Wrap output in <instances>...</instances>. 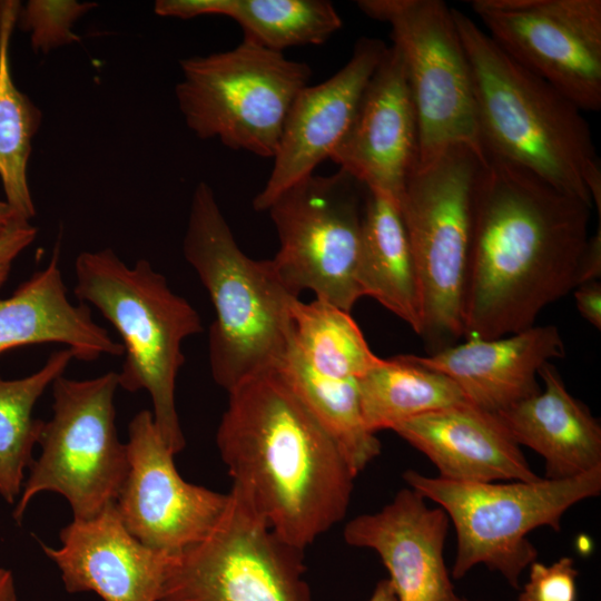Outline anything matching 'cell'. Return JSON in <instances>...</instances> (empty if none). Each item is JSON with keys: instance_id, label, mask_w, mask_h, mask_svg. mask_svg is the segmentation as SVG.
Returning <instances> with one entry per match:
<instances>
[{"instance_id": "6da1fadb", "label": "cell", "mask_w": 601, "mask_h": 601, "mask_svg": "<svg viewBox=\"0 0 601 601\" xmlns=\"http://www.w3.org/2000/svg\"><path fill=\"white\" fill-rule=\"evenodd\" d=\"M591 207L485 155L473 193L463 337L532 327L543 308L578 286Z\"/></svg>"}, {"instance_id": "7a4b0ae2", "label": "cell", "mask_w": 601, "mask_h": 601, "mask_svg": "<svg viewBox=\"0 0 601 601\" xmlns=\"http://www.w3.org/2000/svg\"><path fill=\"white\" fill-rule=\"evenodd\" d=\"M228 396L216 443L233 486L304 551L343 520L356 476L278 370Z\"/></svg>"}, {"instance_id": "3957f363", "label": "cell", "mask_w": 601, "mask_h": 601, "mask_svg": "<svg viewBox=\"0 0 601 601\" xmlns=\"http://www.w3.org/2000/svg\"><path fill=\"white\" fill-rule=\"evenodd\" d=\"M472 79L484 156L538 176L601 217V166L582 110L513 60L470 17L452 9Z\"/></svg>"}, {"instance_id": "277c9868", "label": "cell", "mask_w": 601, "mask_h": 601, "mask_svg": "<svg viewBox=\"0 0 601 601\" xmlns=\"http://www.w3.org/2000/svg\"><path fill=\"white\" fill-rule=\"evenodd\" d=\"M183 253L215 309L208 335L214 381L229 393L278 368L290 345L289 306L298 296L272 259L256 260L240 249L205 181L193 193Z\"/></svg>"}, {"instance_id": "5b68a950", "label": "cell", "mask_w": 601, "mask_h": 601, "mask_svg": "<svg viewBox=\"0 0 601 601\" xmlns=\"http://www.w3.org/2000/svg\"><path fill=\"white\" fill-rule=\"evenodd\" d=\"M73 294L96 307L121 337L119 387L146 391L155 424L174 454L186 440L176 408V380L185 363L183 342L204 331L197 311L174 293L147 259L128 266L111 248L79 253Z\"/></svg>"}, {"instance_id": "8992f818", "label": "cell", "mask_w": 601, "mask_h": 601, "mask_svg": "<svg viewBox=\"0 0 601 601\" xmlns=\"http://www.w3.org/2000/svg\"><path fill=\"white\" fill-rule=\"evenodd\" d=\"M484 159L469 146H451L417 162L398 200L420 285V336L432 354L463 337L473 193Z\"/></svg>"}, {"instance_id": "52a82bcc", "label": "cell", "mask_w": 601, "mask_h": 601, "mask_svg": "<svg viewBox=\"0 0 601 601\" xmlns=\"http://www.w3.org/2000/svg\"><path fill=\"white\" fill-rule=\"evenodd\" d=\"M403 479L453 522L457 536L454 579L482 563L515 589L538 555L526 535L539 526L560 531L561 519L572 505L601 493V466L573 477L531 482H459L414 470L405 471Z\"/></svg>"}, {"instance_id": "ba28073f", "label": "cell", "mask_w": 601, "mask_h": 601, "mask_svg": "<svg viewBox=\"0 0 601 601\" xmlns=\"http://www.w3.org/2000/svg\"><path fill=\"white\" fill-rule=\"evenodd\" d=\"M175 87L187 127L203 140L273 158L311 67L243 39L233 49L179 61Z\"/></svg>"}, {"instance_id": "9c48e42d", "label": "cell", "mask_w": 601, "mask_h": 601, "mask_svg": "<svg viewBox=\"0 0 601 601\" xmlns=\"http://www.w3.org/2000/svg\"><path fill=\"white\" fill-rule=\"evenodd\" d=\"M52 417L43 422L29 476L12 512L21 522L31 500L42 492L63 496L73 519L87 520L114 504L126 480V443L116 427L118 373L88 380L56 378Z\"/></svg>"}, {"instance_id": "30bf717a", "label": "cell", "mask_w": 601, "mask_h": 601, "mask_svg": "<svg viewBox=\"0 0 601 601\" xmlns=\"http://www.w3.org/2000/svg\"><path fill=\"white\" fill-rule=\"evenodd\" d=\"M199 542L173 555L159 601H311L303 550L276 534L235 486Z\"/></svg>"}, {"instance_id": "8fae6325", "label": "cell", "mask_w": 601, "mask_h": 601, "mask_svg": "<svg viewBox=\"0 0 601 601\" xmlns=\"http://www.w3.org/2000/svg\"><path fill=\"white\" fill-rule=\"evenodd\" d=\"M366 188L346 171L311 175L278 195L267 211L279 249L272 259L295 295L351 312L362 297L356 280Z\"/></svg>"}, {"instance_id": "7c38bea8", "label": "cell", "mask_w": 601, "mask_h": 601, "mask_svg": "<svg viewBox=\"0 0 601 601\" xmlns=\"http://www.w3.org/2000/svg\"><path fill=\"white\" fill-rule=\"evenodd\" d=\"M356 6L390 26L402 55L417 116L418 162L455 145L484 157L470 67L452 9L440 0H358Z\"/></svg>"}, {"instance_id": "4fadbf2b", "label": "cell", "mask_w": 601, "mask_h": 601, "mask_svg": "<svg viewBox=\"0 0 601 601\" xmlns=\"http://www.w3.org/2000/svg\"><path fill=\"white\" fill-rule=\"evenodd\" d=\"M492 40L582 111L601 108V0H473Z\"/></svg>"}, {"instance_id": "5bb4252c", "label": "cell", "mask_w": 601, "mask_h": 601, "mask_svg": "<svg viewBox=\"0 0 601 601\" xmlns=\"http://www.w3.org/2000/svg\"><path fill=\"white\" fill-rule=\"evenodd\" d=\"M129 469L115 502L125 528L146 546L176 554L203 540L229 495L186 482L149 410L128 425Z\"/></svg>"}, {"instance_id": "9a60e30c", "label": "cell", "mask_w": 601, "mask_h": 601, "mask_svg": "<svg viewBox=\"0 0 601 601\" xmlns=\"http://www.w3.org/2000/svg\"><path fill=\"white\" fill-rule=\"evenodd\" d=\"M416 110L404 61L395 46L370 78L354 118L329 159L367 190L398 205L418 162Z\"/></svg>"}, {"instance_id": "2e32d148", "label": "cell", "mask_w": 601, "mask_h": 601, "mask_svg": "<svg viewBox=\"0 0 601 601\" xmlns=\"http://www.w3.org/2000/svg\"><path fill=\"white\" fill-rule=\"evenodd\" d=\"M386 48L381 39L359 38L349 60L336 73L298 92L287 114L270 175L253 200L256 211L267 210L278 195L313 175L329 158Z\"/></svg>"}, {"instance_id": "e0dca14e", "label": "cell", "mask_w": 601, "mask_h": 601, "mask_svg": "<svg viewBox=\"0 0 601 601\" xmlns=\"http://www.w3.org/2000/svg\"><path fill=\"white\" fill-rule=\"evenodd\" d=\"M449 522L442 508L427 506L423 495L405 487L378 512L348 521L343 536L378 554L397 601H469L455 593L445 566Z\"/></svg>"}, {"instance_id": "ac0fdd59", "label": "cell", "mask_w": 601, "mask_h": 601, "mask_svg": "<svg viewBox=\"0 0 601 601\" xmlns=\"http://www.w3.org/2000/svg\"><path fill=\"white\" fill-rule=\"evenodd\" d=\"M59 538V548L40 545L69 593L93 592L104 601H159L174 554L131 535L115 503L91 519H73Z\"/></svg>"}, {"instance_id": "d6986e66", "label": "cell", "mask_w": 601, "mask_h": 601, "mask_svg": "<svg viewBox=\"0 0 601 601\" xmlns=\"http://www.w3.org/2000/svg\"><path fill=\"white\" fill-rule=\"evenodd\" d=\"M564 355L554 325H533L497 338L469 337L428 356L410 354L415 363L454 381L471 404L492 413L539 393L540 368Z\"/></svg>"}, {"instance_id": "ffe728a7", "label": "cell", "mask_w": 601, "mask_h": 601, "mask_svg": "<svg viewBox=\"0 0 601 601\" xmlns=\"http://www.w3.org/2000/svg\"><path fill=\"white\" fill-rule=\"evenodd\" d=\"M393 431L427 456L446 480L492 483L540 479L500 417L471 403L411 418Z\"/></svg>"}, {"instance_id": "44dd1931", "label": "cell", "mask_w": 601, "mask_h": 601, "mask_svg": "<svg viewBox=\"0 0 601 601\" xmlns=\"http://www.w3.org/2000/svg\"><path fill=\"white\" fill-rule=\"evenodd\" d=\"M49 343L66 345L82 362L125 352L121 342L93 321L88 304L69 299L58 248L43 269L11 296L0 298V356L12 348Z\"/></svg>"}, {"instance_id": "7402d4cb", "label": "cell", "mask_w": 601, "mask_h": 601, "mask_svg": "<svg viewBox=\"0 0 601 601\" xmlns=\"http://www.w3.org/2000/svg\"><path fill=\"white\" fill-rule=\"evenodd\" d=\"M544 388L495 413L514 441L545 461V479L573 477L601 466V426L566 390L550 362L539 371Z\"/></svg>"}, {"instance_id": "603a6c76", "label": "cell", "mask_w": 601, "mask_h": 601, "mask_svg": "<svg viewBox=\"0 0 601 601\" xmlns=\"http://www.w3.org/2000/svg\"><path fill=\"white\" fill-rule=\"evenodd\" d=\"M356 280L371 296L422 332V303L415 263L398 205L366 189Z\"/></svg>"}, {"instance_id": "cb8c5ba5", "label": "cell", "mask_w": 601, "mask_h": 601, "mask_svg": "<svg viewBox=\"0 0 601 601\" xmlns=\"http://www.w3.org/2000/svg\"><path fill=\"white\" fill-rule=\"evenodd\" d=\"M154 11L178 19L228 17L240 26L245 40L276 52L322 45L343 26L337 10L326 0H157Z\"/></svg>"}, {"instance_id": "d4e9b609", "label": "cell", "mask_w": 601, "mask_h": 601, "mask_svg": "<svg viewBox=\"0 0 601 601\" xmlns=\"http://www.w3.org/2000/svg\"><path fill=\"white\" fill-rule=\"evenodd\" d=\"M357 384L365 425L375 434L424 414L470 403L454 381L421 366L410 354L383 359Z\"/></svg>"}, {"instance_id": "484cf974", "label": "cell", "mask_w": 601, "mask_h": 601, "mask_svg": "<svg viewBox=\"0 0 601 601\" xmlns=\"http://www.w3.org/2000/svg\"><path fill=\"white\" fill-rule=\"evenodd\" d=\"M276 370L333 440L355 476L381 454V442L363 418L357 380L314 371L292 342Z\"/></svg>"}, {"instance_id": "4316f807", "label": "cell", "mask_w": 601, "mask_h": 601, "mask_svg": "<svg viewBox=\"0 0 601 601\" xmlns=\"http://www.w3.org/2000/svg\"><path fill=\"white\" fill-rule=\"evenodd\" d=\"M21 3L0 1V180L4 200L16 216L30 221L36 207L28 184L32 140L42 112L16 85L10 63V43Z\"/></svg>"}, {"instance_id": "83f0119b", "label": "cell", "mask_w": 601, "mask_h": 601, "mask_svg": "<svg viewBox=\"0 0 601 601\" xmlns=\"http://www.w3.org/2000/svg\"><path fill=\"white\" fill-rule=\"evenodd\" d=\"M73 359L69 348L52 352L32 374L3 380L0 376V496L12 504L19 499L40 437L42 420L33 408L53 381L63 375Z\"/></svg>"}, {"instance_id": "f1b7e54d", "label": "cell", "mask_w": 601, "mask_h": 601, "mask_svg": "<svg viewBox=\"0 0 601 601\" xmlns=\"http://www.w3.org/2000/svg\"><path fill=\"white\" fill-rule=\"evenodd\" d=\"M289 324L292 345L321 374L358 380L383 361L371 351L351 314L322 299H294Z\"/></svg>"}, {"instance_id": "f546056e", "label": "cell", "mask_w": 601, "mask_h": 601, "mask_svg": "<svg viewBox=\"0 0 601 601\" xmlns=\"http://www.w3.org/2000/svg\"><path fill=\"white\" fill-rule=\"evenodd\" d=\"M96 7V2L75 0H29L20 6L17 26L29 33L35 52L48 53L80 41L72 27Z\"/></svg>"}, {"instance_id": "4dcf8cb0", "label": "cell", "mask_w": 601, "mask_h": 601, "mask_svg": "<svg viewBox=\"0 0 601 601\" xmlns=\"http://www.w3.org/2000/svg\"><path fill=\"white\" fill-rule=\"evenodd\" d=\"M519 601H577V577L572 558L563 556L551 565L534 561Z\"/></svg>"}, {"instance_id": "1f68e13d", "label": "cell", "mask_w": 601, "mask_h": 601, "mask_svg": "<svg viewBox=\"0 0 601 601\" xmlns=\"http://www.w3.org/2000/svg\"><path fill=\"white\" fill-rule=\"evenodd\" d=\"M37 227L30 221L16 220L0 235V288L6 284L13 263L36 239Z\"/></svg>"}, {"instance_id": "d6a6232c", "label": "cell", "mask_w": 601, "mask_h": 601, "mask_svg": "<svg viewBox=\"0 0 601 601\" xmlns=\"http://www.w3.org/2000/svg\"><path fill=\"white\" fill-rule=\"evenodd\" d=\"M577 308L595 328H601V283L591 280L574 288Z\"/></svg>"}, {"instance_id": "836d02e7", "label": "cell", "mask_w": 601, "mask_h": 601, "mask_svg": "<svg viewBox=\"0 0 601 601\" xmlns=\"http://www.w3.org/2000/svg\"><path fill=\"white\" fill-rule=\"evenodd\" d=\"M601 276V228L589 237L582 253L578 269V286L591 280H599ZM577 286V287H578Z\"/></svg>"}, {"instance_id": "e575fe53", "label": "cell", "mask_w": 601, "mask_h": 601, "mask_svg": "<svg viewBox=\"0 0 601 601\" xmlns=\"http://www.w3.org/2000/svg\"><path fill=\"white\" fill-rule=\"evenodd\" d=\"M0 601H18L13 574L0 568Z\"/></svg>"}, {"instance_id": "d590c367", "label": "cell", "mask_w": 601, "mask_h": 601, "mask_svg": "<svg viewBox=\"0 0 601 601\" xmlns=\"http://www.w3.org/2000/svg\"><path fill=\"white\" fill-rule=\"evenodd\" d=\"M368 601H397L388 579L378 581Z\"/></svg>"}, {"instance_id": "8d00e7d4", "label": "cell", "mask_w": 601, "mask_h": 601, "mask_svg": "<svg viewBox=\"0 0 601 601\" xmlns=\"http://www.w3.org/2000/svg\"><path fill=\"white\" fill-rule=\"evenodd\" d=\"M19 219L4 199H0V235Z\"/></svg>"}]
</instances>
